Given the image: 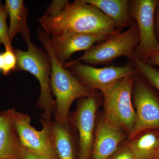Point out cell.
<instances>
[{"instance_id":"obj_1","label":"cell","mask_w":159,"mask_h":159,"mask_svg":"<svg viewBox=\"0 0 159 159\" xmlns=\"http://www.w3.org/2000/svg\"><path fill=\"white\" fill-rule=\"evenodd\" d=\"M41 28L51 35L63 31L93 34H112L118 31L111 19L83 0L69 3L61 11L39 20Z\"/></svg>"},{"instance_id":"obj_2","label":"cell","mask_w":159,"mask_h":159,"mask_svg":"<svg viewBox=\"0 0 159 159\" xmlns=\"http://www.w3.org/2000/svg\"><path fill=\"white\" fill-rule=\"evenodd\" d=\"M37 35L51 58L50 85L52 96L55 97L53 121L63 124L69 120L70 109L73 102L76 99L88 97L93 90L83 85L70 70L64 67L57 61L50 47L48 34L39 27Z\"/></svg>"},{"instance_id":"obj_3","label":"cell","mask_w":159,"mask_h":159,"mask_svg":"<svg viewBox=\"0 0 159 159\" xmlns=\"http://www.w3.org/2000/svg\"><path fill=\"white\" fill-rule=\"evenodd\" d=\"M26 43L28 48L27 51L14 50L17 59L15 71H27L38 80L40 86V94L37 106L42 111V119L51 121L55 107L50 85L51 58L47 51L38 48L31 40Z\"/></svg>"},{"instance_id":"obj_4","label":"cell","mask_w":159,"mask_h":159,"mask_svg":"<svg viewBox=\"0 0 159 159\" xmlns=\"http://www.w3.org/2000/svg\"><path fill=\"white\" fill-rule=\"evenodd\" d=\"M134 76L119 80L101 91L104 102L103 117L128 137L136 118L132 101Z\"/></svg>"},{"instance_id":"obj_5","label":"cell","mask_w":159,"mask_h":159,"mask_svg":"<svg viewBox=\"0 0 159 159\" xmlns=\"http://www.w3.org/2000/svg\"><path fill=\"white\" fill-rule=\"evenodd\" d=\"M139 34L138 25L134 21L126 31H118L95 44L74 62L82 61L88 65H109L121 56L128 59L134 55V50L139 45Z\"/></svg>"},{"instance_id":"obj_6","label":"cell","mask_w":159,"mask_h":159,"mask_svg":"<svg viewBox=\"0 0 159 159\" xmlns=\"http://www.w3.org/2000/svg\"><path fill=\"white\" fill-rule=\"evenodd\" d=\"M159 0L129 1V10L134 21L138 25L139 45L135 55L143 62H148L154 52L159 51V41L157 37L154 16Z\"/></svg>"},{"instance_id":"obj_7","label":"cell","mask_w":159,"mask_h":159,"mask_svg":"<svg viewBox=\"0 0 159 159\" xmlns=\"http://www.w3.org/2000/svg\"><path fill=\"white\" fill-rule=\"evenodd\" d=\"M97 90L87 97L78 99L77 107L70 114L69 120L78 133L77 159H91L96 126L98 105Z\"/></svg>"},{"instance_id":"obj_8","label":"cell","mask_w":159,"mask_h":159,"mask_svg":"<svg viewBox=\"0 0 159 159\" xmlns=\"http://www.w3.org/2000/svg\"><path fill=\"white\" fill-rule=\"evenodd\" d=\"M133 89L135 122L128 140L148 129L159 130V98L151 86L137 72Z\"/></svg>"},{"instance_id":"obj_9","label":"cell","mask_w":159,"mask_h":159,"mask_svg":"<svg viewBox=\"0 0 159 159\" xmlns=\"http://www.w3.org/2000/svg\"><path fill=\"white\" fill-rule=\"evenodd\" d=\"M63 66L70 68L71 73L83 85L92 90L101 92L119 80L134 76L137 73L129 60L124 66L112 65L99 68L73 61L66 62Z\"/></svg>"},{"instance_id":"obj_10","label":"cell","mask_w":159,"mask_h":159,"mask_svg":"<svg viewBox=\"0 0 159 159\" xmlns=\"http://www.w3.org/2000/svg\"><path fill=\"white\" fill-rule=\"evenodd\" d=\"M42 128L38 130L31 125L28 114L15 110L14 122L23 148L43 153H56L52 139L53 120L40 119Z\"/></svg>"},{"instance_id":"obj_11","label":"cell","mask_w":159,"mask_h":159,"mask_svg":"<svg viewBox=\"0 0 159 159\" xmlns=\"http://www.w3.org/2000/svg\"><path fill=\"white\" fill-rule=\"evenodd\" d=\"M111 34H86L63 31L50 35L49 43L55 58L61 64L64 66L74 53L77 51H87Z\"/></svg>"},{"instance_id":"obj_12","label":"cell","mask_w":159,"mask_h":159,"mask_svg":"<svg viewBox=\"0 0 159 159\" xmlns=\"http://www.w3.org/2000/svg\"><path fill=\"white\" fill-rule=\"evenodd\" d=\"M127 136L102 116L96 124L91 159H108Z\"/></svg>"},{"instance_id":"obj_13","label":"cell","mask_w":159,"mask_h":159,"mask_svg":"<svg viewBox=\"0 0 159 159\" xmlns=\"http://www.w3.org/2000/svg\"><path fill=\"white\" fill-rule=\"evenodd\" d=\"M15 109L0 112V159H20L23 147L15 126Z\"/></svg>"},{"instance_id":"obj_14","label":"cell","mask_w":159,"mask_h":159,"mask_svg":"<svg viewBox=\"0 0 159 159\" xmlns=\"http://www.w3.org/2000/svg\"><path fill=\"white\" fill-rule=\"evenodd\" d=\"M70 120L63 124L53 122L52 139L59 159H77L78 140Z\"/></svg>"},{"instance_id":"obj_15","label":"cell","mask_w":159,"mask_h":159,"mask_svg":"<svg viewBox=\"0 0 159 159\" xmlns=\"http://www.w3.org/2000/svg\"><path fill=\"white\" fill-rule=\"evenodd\" d=\"M99 9L115 23L117 31L129 28L134 21L128 0H83Z\"/></svg>"},{"instance_id":"obj_16","label":"cell","mask_w":159,"mask_h":159,"mask_svg":"<svg viewBox=\"0 0 159 159\" xmlns=\"http://www.w3.org/2000/svg\"><path fill=\"white\" fill-rule=\"evenodd\" d=\"M126 143L137 159H157L159 130L148 129L142 130Z\"/></svg>"},{"instance_id":"obj_17","label":"cell","mask_w":159,"mask_h":159,"mask_svg":"<svg viewBox=\"0 0 159 159\" xmlns=\"http://www.w3.org/2000/svg\"><path fill=\"white\" fill-rule=\"evenodd\" d=\"M10 24L8 29L9 41L13 42L15 37L20 33L25 42L31 39L30 31L27 25L28 9L23 0H6L5 4Z\"/></svg>"},{"instance_id":"obj_18","label":"cell","mask_w":159,"mask_h":159,"mask_svg":"<svg viewBox=\"0 0 159 159\" xmlns=\"http://www.w3.org/2000/svg\"><path fill=\"white\" fill-rule=\"evenodd\" d=\"M129 60L133 64L137 72L159 93V70L147 63L143 62L135 54Z\"/></svg>"},{"instance_id":"obj_19","label":"cell","mask_w":159,"mask_h":159,"mask_svg":"<svg viewBox=\"0 0 159 159\" xmlns=\"http://www.w3.org/2000/svg\"><path fill=\"white\" fill-rule=\"evenodd\" d=\"M8 16V13L5 5L0 7V45H3L5 49L14 50L9 41L8 36V27L6 20Z\"/></svg>"},{"instance_id":"obj_20","label":"cell","mask_w":159,"mask_h":159,"mask_svg":"<svg viewBox=\"0 0 159 159\" xmlns=\"http://www.w3.org/2000/svg\"><path fill=\"white\" fill-rule=\"evenodd\" d=\"M4 57V69L2 73L6 76L10 74L11 71L15 70L17 65V59L14 50L6 49L3 52Z\"/></svg>"},{"instance_id":"obj_21","label":"cell","mask_w":159,"mask_h":159,"mask_svg":"<svg viewBox=\"0 0 159 159\" xmlns=\"http://www.w3.org/2000/svg\"><path fill=\"white\" fill-rule=\"evenodd\" d=\"M20 159H59V158L57 153H40L24 148Z\"/></svg>"},{"instance_id":"obj_22","label":"cell","mask_w":159,"mask_h":159,"mask_svg":"<svg viewBox=\"0 0 159 159\" xmlns=\"http://www.w3.org/2000/svg\"><path fill=\"white\" fill-rule=\"evenodd\" d=\"M108 159H137L129 148L126 142L120 145L118 149Z\"/></svg>"},{"instance_id":"obj_23","label":"cell","mask_w":159,"mask_h":159,"mask_svg":"<svg viewBox=\"0 0 159 159\" xmlns=\"http://www.w3.org/2000/svg\"><path fill=\"white\" fill-rule=\"evenodd\" d=\"M70 2L67 0H54L47 9L43 16H49L61 11Z\"/></svg>"},{"instance_id":"obj_24","label":"cell","mask_w":159,"mask_h":159,"mask_svg":"<svg viewBox=\"0 0 159 159\" xmlns=\"http://www.w3.org/2000/svg\"><path fill=\"white\" fill-rule=\"evenodd\" d=\"M147 63L153 66H157L159 67V51L154 52L151 55Z\"/></svg>"},{"instance_id":"obj_25","label":"cell","mask_w":159,"mask_h":159,"mask_svg":"<svg viewBox=\"0 0 159 159\" xmlns=\"http://www.w3.org/2000/svg\"><path fill=\"white\" fill-rule=\"evenodd\" d=\"M154 21L156 34L159 41V1L155 12Z\"/></svg>"},{"instance_id":"obj_26","label":"cell","mask_w":159,"mask_h":159,"mask_svg":"<svg viewBox=\"0 0 159 159\" xmlns=\"http://www.w3.org/2000/svg\"><path fill=\"white\" fill-rule=\"evenodd\" d=\"M4 68V57L3 53L0 54V71L2 72Z\"/></svg>"},{"instance_id":"obj_27","label":"cell","mask_w":159,"mask_h":159,"mask_svg":"<svg viewBox=\"0 0 159 159\" xmlns=\"http://www.w3.org/2000/svg\"><path fill=\"white\" fill-rule=\"evenodd\" d=\"M3 6V5H2V2L0 1V7H2V6Z\"/></svg>"},{"instance_id":"obj_28","label":"cell","mask_w":159,"mask_h":159,"mask_svg":"<svg viewBox=\"0 0 159 159\" xmlns=\"http://www.w3.org/2000/svg\"><path fill=\"white\" fill-rule=\"evenodd\" d=\"M157 159H159V154H158V156Z\"/></svg>"}]
</instances>
